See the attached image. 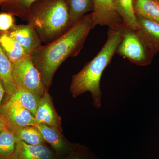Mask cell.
Instances as JSON below:
<instances>
[{
	"label": "cell",
	"instance_id": "52a82bcc",
	"mask_svg": "<svg viewBox=\"0 0 159 159\" xmlns=\"http://www.w3.org/2000/svg\"><path fill=\"white\" fill-rule=\"evenodd\" d=\"M93 3L94 26H108L116 28L122 25L123 21L114 8L113 0H93Z\"/></svg>",
	"mask_w": 159,
	"mask_h": 159
},
{
	"label": "cell",
	"instance_id": "44dd1931",
	"mask_svg": "<svg viewBox=\"0 0 159 159\" xmlns=\"http://www.w3.org/2000/svg\"><path fill=\"white\" fill-rule=\"evenodd\" d=\"M16 145L13 134L5 127L0 133V159H9L14 152Z\"/></svg>",
	"mask_w": 159,
	"mask_h": 159
},
{
	"label": "cell",
	"instance_id": "4fadbf2b",
	"mask_svg": "<svg viewBox=\"0 0 159 159\" xmlns=\"http://www.w3.org/2000/svg\"><path fill=\"white\" fill-rule=\"evenodd\" d=\"M43 96L16 87L14 93L8 98L11 101L17 102L34 117L40 100Z\"/></svg>",
	"mask_w": 159,
	"mask_h": 159
},
{
	"label": "cell",
	"instance_id": "ba28073f",
	"mask_svg": "<svg viewBox=\"0 0 159 159\" xmlns=\"http://www.w3.org/2000/svg\"><path fill=\"white\" fill-rule=\"evenodd\" d=\"M34 119L35 124L48 125L62 134L61 118L55 110L48 92H46L41 98Z\"/></svg>",
	"mask_w": 159,
	"mask_h": 159
},
{
	"label": "cell",
	"instance_id": "5b68a950",
	"mask_svg": "<svg viewBox=\"0 0 159 159\" xmlns=\"http://www.w3.org/2000/svg\"><path fill=\"white\" fill-rule=\"evenodd\" d=\"M12 76L16 87L43 96L46 92L40 74L34 65L31 55H28L12 66Z\"/></svg>",
	"mask_w": 159,
	"mask_h": 159
},
{
	"label": "cell",
	"instance_id": "9a60e30c",
	"mask_svg": "<svg viewBox=\"0 0 159 159\" xmlns=\"http://www.w3.org/2000/svg\"><path fill=\"white\" fill-rule=\"evenodd\" d=\"M12 66L13 64L6 56L0 45V77L8 97L14 93L16 88L12 78Z\"/></svg>",
	"mask_w": 159,
	"mask_h": 159
},
{
	"label": "cell",
	"instance_id": "7402d4cb",
	"mask_svg": "<svg viewBox=\"0 0 159 159\" xmlns=\"http://www.w3.org/2000/svg\"><path fill=\"white\" fill-rule=\"evenodd\" d=\"M14 16L6 11L0 12V32H8L14 27L16 25Z\"/></svg>",
	"mask_w": 159,
	"mask_h": 159
},
{
	"label": "cell",
	"instance_id": "5bb4252c",
	"mask_svg": "<svg viewBox=\"0 0 159 159\" xmlns=\"http://www.w3.org/2000/svg\"><path fill=\"white\" fill-rule=\"evenodd\" d=\"M114 8L123 24L133 30L138 29V23L134 11L133 0H113Z\"/></svg>",
	"mask_w": 159,
	"mask_h": 159
},
{
	"label": "cell",
	"instance_id": "6da1fadb",
	"mask_svg": "<svg viewBox=\"0 0 159 159\" xmlns=\"http://www.w3.org/2000/svg\"><path fill=\"white\" fill-rule=\"evenodd\" d=\"M94 27L93 12L87 14L61 36L50 43L40 46L31 54L47 91L57 69L69 57L78 55Z\"/></svg>",
	"mask_w": 159,
	"mask_h": 159
},
{
	"label": "cell",
	"instance_id": "7a4b0ae2",
	"mask_svg": "<svg viewBox=\"0 0 159 159\" xmlns=\"http://www.w3.org/2000/svg\"><path fill=\"white\" fill-rule=\"evenodd\" d=\"M122 25L109 28L107 39L100 51L81 70L72 76L70 92L73 97L89 92L93 97L94 106L97 108L101 107L102 93L100 80L122 41Z\"/></svg>",
	"mask_w": 159,
	"mask_h": 159
},
{
	"label": "cell",
	"instance_id": "ac0fdd59",
	"mask_svg": "<svg viewBox=\"0 0 159 159\" xmlns=\"http://www.w3.org/2000/svg\"><path fill=\"white\" fill-rule=\"evenodd\" d=\"M133 6L136 15L159 23V0H133Z\"/></svg>",
	"mask_w": 159,
	"mask_h": 159
},
{
	"label": "cell",
	"instance_id": "9c48e42d",
	"mask_svg": "<svg viewBox=\"0 0 159 159\" xmlns=\"http://www.w3.org/2000/svg\"><path fill=\"white\" fill-rule=\"evenodd\" d=\"M8 32L19 43L28 55H31L42 45L41 40L37 32L29 24L15 25Z\"/></svg>",
	"mask_w": 159,
	"mask_h": 159
},
{
	"label": "cell",
	"instance_id": "2e32d148",
	"mask_svg": "<svg viewBox=\"0 0 159 159\" xmlns=\"http://www.w3.org/2000/svg\"><path fill=\"white\" fill-rule=\"evenodd\" d=\"M71 27L88 12L93 11V0H66Z\"/></svg>",
	"mask_w": 159,
	"mask_h": 159
},
{
	"label": "cell",
	"instance_id": "8fae6325",
	"mask_svg": "<svg viewBox=\"0 0 159 159\" xmlns=\"http://www.w3.org/2000/svg\"><path fill=\"white\" fill-rule=\"evenodd\" d=\"M138 30L142 33L156 54L159 51V23L136 15Z\"/></svg>",
	"mask_w": 159,
	"mask_h": 159
},
{
	"label": "cell",
	"instance_id": "8992f818",
	"mask_svg": "<svg viewBox=\"0 0 159 159\" xmlns=\"http://www.w3.org/2000/svg\"><path fill=\"white\" fill-rule=\"evenodd\" d=\"M0 116L10 131L35 124L34 117L17 102L8 99L0 107Z\"/></svg>",
	"mask_w": 159,
	"mask_h": 159
},
{
	"label": "cell",
	"instance_id": "ffe728a7",
	"mask_svg": "<svg viewBox=\"0 0 159 159\" xmlns=\"http://www.w3.org/2000/svg\"><path fill=\"white\" fill-rule=\"evenodd\" d=\"M16 143L24 142L29 145H45V141L40 133L34 126L17 129L12 132Z\"/></svg>",
	"mask_w": 159,
	"mask_h": 159
},
{
	"label": "cell",
	"instance_id": "30bf717a",
	"mask_svg": "<svg viewBox=\"0 0 159 159\" xmlns=\"http://www.w3.org/2000/svg\"><path fill=\"white\" fill-rule=\"evenodd\" d=\"M54 154L45 145H29L24 142L16 143L14 152L9 159H53Z\"/></svg>",
	"mask_w": 159,
	"mask_h": 159
},
{
	"label": "cell",
	"instance_id": "603a6c76",
	"mask_svg": "<svg viewBox=\"0 0 159 159\" xmlns=\"http://www.w3.org/2000/svg\"><path fill=\"white\" fill-rule=\"evenodd\" d=\"M66 159H99L91 152L86 151L85 149L78 148L77 150L74 151Z\"/></svg>",
	"mask_w": 159,
	"mask_h": 159
},
{
	"label": "cell",
	"instance_id": "277c9868",
	"mask_svg": "<svg viewBox=\"0 0 159 159\" xmlns=\"http://www.w3.org/2000/svg\"><path fill=\"white\" fill-rule=\"evenodd\" d=\"M122 35L116 53L137 65L150 64L156 54L140 31L129 29L123 24Z\"/></svg>",
	"mask_w": 159,
	"mask_h": 159
},
{
	"label": "cell",
	"instance_id": "e0dca14e",
	"mask_svg": "<svg viewBox=\"0 0 159 159\" xmlns=\"http://www.w3.org/2000/svg\"><path fill=\"white\" fill-rule=\"evenodd\" d=\"M33 126L38 129L45 142L49 143L56 151L61 152L66 148L67 145L62 134L44 124H35Z\"/></svg>",
	"mask_w": 159,
	"mask_h": 159
},
{
	"label": "cell",
	"instance_id": "d4e9b609",
	"mask_svg": "<svg viewBox=\"0 0 159 159\" xmlns=\"http://www.w3.org/2000/svg\"><path fill=\"white\" fill-rule=\"evenodd\" d=\"M5 127L6 126H5V122H4L2 118L0 116V133L5 129Z\"/></svg>",
	"mask_w": 159,
	"mask_h": 159
},
{
	"label": "cell",
	"instance_id": "cb8c5ba5",
	"mask_svg": "<svg viewBox=\"0 0 159 159\" xmlns=\"http://www.w3.org/2000/svg\"><path fill=\"white\" fill-rule=\"evenodd\" d=\"M5 94H6V90L2 79L0 77V107L2 104L3 99L5 97Z\"/></svg>",
	"mask_w": 159,
	"mask_h": 159
},
{
	"label": "cell",
	"instance_id": "d6986e66",
	"mask_svg": "<svg viewBox=\"0 0 159 159\" xmlns=\"http://www.w3.org/2000/svg\"><path fill=\"white\" fill-rule=\"evenodd\" d=\"M38 0H6L0 6L2 11L26 21L32 4Z\"/></svg>",
	"mask_w": 159,
	"mask_h": 159
},
{
	"label": "cell",
	"instance_id": "484cf974",
	"mask_svg": "<svg viewBox=\"0 0 159 159\" xmlns=\"http://www.w3.org/2000/svg\"><path fill=\"white\" fill-rule=\"evenodd\" d=\"M6 1V0H0V6H2V4Z\"/></svg>",
	"mask_w": 159,
	"mask_h": 159
},
{
	"label": "cell",
	"instance_id": "7c38bea8",
	"mask_svg": "<svg viewBox=\"0 0 159 159\" xmlns=\"http://www.w3.org/2000/svg\"><path fill=\"white\" fill-rule=\"evenodd\" d=\"M0 45L12 64L28 55L19 43L8 32H0Z\"/></svg>",
	"mask_w": 159,
	"mask_h": 159
},
{
	"label": "cell",
	"instance_id": "3957f363",
	"mask_svg": "<svg viewBox=\"0 0 159 159\" xmlns=\"http://www.w3.org/2000/svg\"><path fill=\"white\" fill-rule=\"evenodd\" d=\"M26 21L34 28L45 45L71 27L66 0H38L31 6Z\"/></svg>",
	"mask_w": 159,
	"mask_h": 159
}]
</instances>
